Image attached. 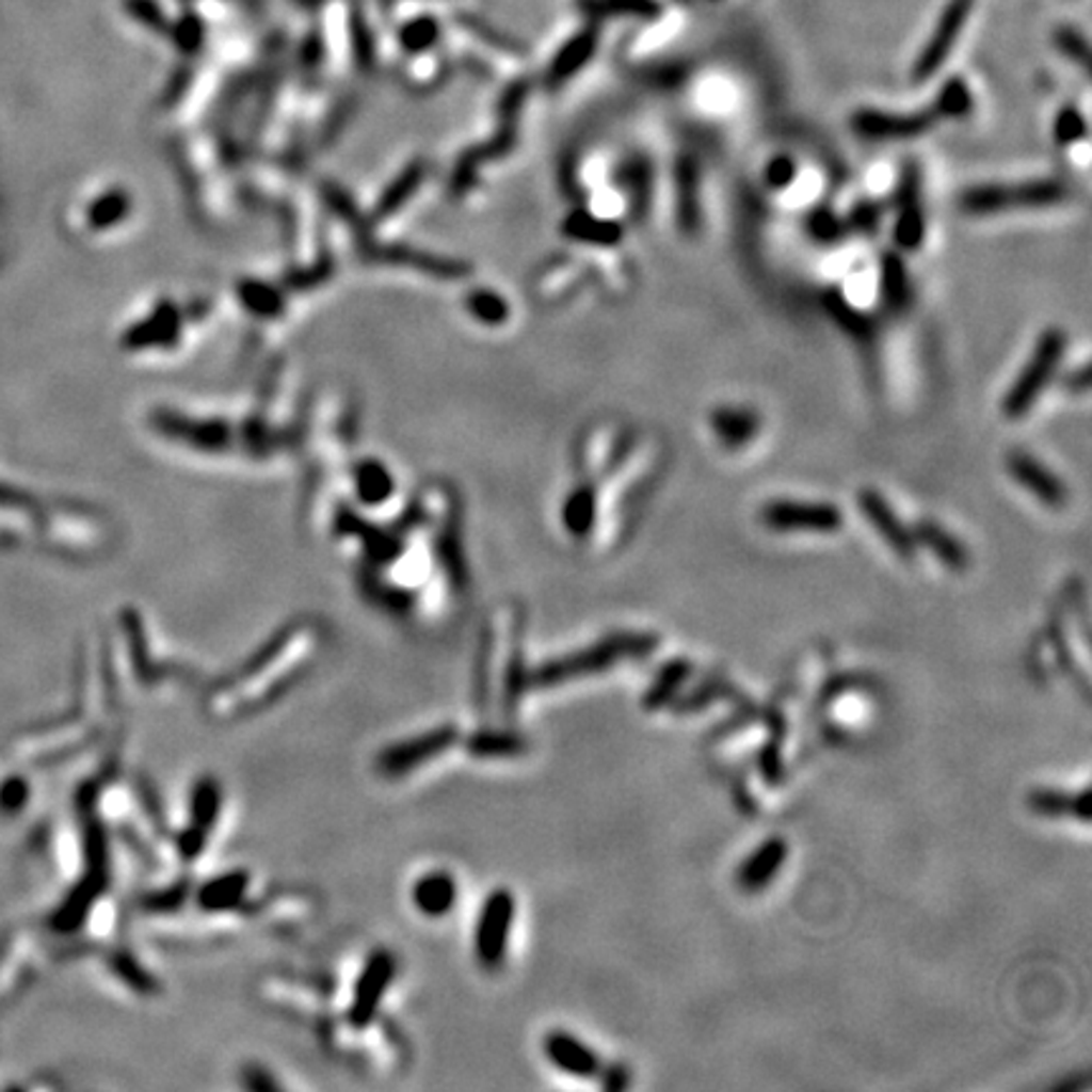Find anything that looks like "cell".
<instances>
[{"mask_svg":"<svg viewBox=\"0 0 1092 1092\" xmlns=\"http://www.w3.org/2000/svg\"><path fill=\"white\" fill-rule=\"evenodd\" d=\"M893 236H896V243L903 251H918L926 238V218L924 205H920V173L918 165H913V162L905 165L903 180H900L898 223Z\"/></svg>","mask_w":1092,"mask_h":1092,"instance_id":"obj_13","label":"cell"},{"mask_svg":"<svg viewBox=\"0 0 1092 1092\" xmlns=\"http://www.w3.org/2000/svg\"><path fill=\"white\" fill-rule=\"evenodd\" d=\"M1007 468L1009 473H1012L1029 494L1040 498L1042 503H1047V507L1053 509L1064 507V501H1067V488H1064V483L1053 473V470H1047L1040 461L1032 459V455L1024 453V450H1012V453L1007 455Z\"/></svg>","mask_w":1092,"mask_h":1092,"instance_id":"obj_15","label":"cell"},{"mask_svg":"<svg viewBox=\"0 0 1092 1092\" xmlns=\"http://www.w3.org/2000/svg\"><path fill=\"white\" fill-rule=\"evenodd\" d=\"M595 516H597V498L592 488H587V486L577 488L575 494L564 501V511H562L564 529L569 531L572 536L582 539L590 534L592 527H595Z\"/></svg>","mask_w":1092,"mask_h":1092,"instance_id":"obj_25","label":"cell"},{"mask_svg":"<svg viewBox=\"0 0 1092 1092\" xmlns=\"http://www.w3.org/2000/svg\"><path fill=\"white\" fill-rule=\"evenodd\" d=\"M544 1055L559 1073L569 1077H579V1080L603 1077V1062H599L595 1049L587 1047L575 1034L562 1032V1029H555L544 1037Z\"/></svg>","mask_w":1092,"mask_h":1092,"instance_id":"obj_11","label":"cell"},{"mask_svg":"<svg viewBox=\"0 0 1092 1092\" xmlns=\"http://www.w3.org/2000/svg\"><path fill=\"white\" fill-rule=\"evenodd\" d=\"M524 751H527V741L507 732H481L470 739V754L481 756V759H511V756H521Z\"/></svg>","mask_w":1092,"mask_h":1092,"instance_id":"obj_27","label":"cell"},{"mask_svg":"<svg viewBox=\"0 0 1092 1092\" xmlns=\"http://www.w3.org/2000/svg\"><path fill=\"white\" fill-rule=\"evenodd\" d=\"M764 527L771 531H807V534H832L842 529V511L832 503L807 501H769L761 509Z\"/></svg>","mask_w":1092,"mask_h":1092,"instance_id":"obj_6","label":"cell"},{"mask_svg":"<svg viewBox=\"0 0 1092 1092\" xmlns=\"http://www.w3.org/2000/svg\"><path fill=\"white\" fill-rule=\"evenodd\" d=\"M1027 807L1034 815L1047 819L1075 817L1080 822H1090V787L1080 789L1077 794H1067V791L1057 789H1037L1027 797Z\"/></svg>","mask_w":1092,"mask_h":1092,"instance_id":"obj_18","label":"cell"},{"mask_svg":"<svg viewBox=\"0 0 1092 1092\" xmlns=\"http://www.w3.org/2000/svg\"><path fill=\"white\" fill-rule=\"evenodd\" d=\"M789 855V845L784 842L782 837H769L756 848L751 855L743 860L736 870V883L743 893H759L769 883H774V878L780 876Z\"/></svg>","mask_w":1092,"mask_h":1092,"instance_id":"obj_16","label":"cell"},{"mask_svg":"<svg viewBox=\"0 0 1092 1092\" xmlns=\"http://www.w3.org/2000/svg\"><path fill=\"white\" fill-rule=\"evenodd\" d=\"M587 9L597 16H635L653 18L660 13L658 0H590Z\"/></svg>","mask_w":1092,"mask_h":1092,"instance_id":"obj_30","label":"cell"},{"mask_svg":"<svg viewBox=\"0 0 1092 1092\" xmlns=\"http://www.w3.org/2000/svg\"><path fill=\"white\" fill-rule=\"evenodd\" d=\"M691 673H693L691 660H686V658L668 660V663L658 671V675H655L651 688H647L643 695L645 711H660V708H665L668 703L678 695L682 682L691 678Z\"/></svg>","mask_w":1092,"mask_h":1092,"instance_id":"obj_22","label":"cell"},{"mask_svg":"<svg viewBox=\"0 0 1092 1092\" xmlns=\"http://www.w3.org/2000/svg\"><path fill=\"white\" fill-rule=\"evenodd\" d=\"M1064 350H1067V334L1062 330H1047L1037 341L1034 354L1029 357L1024 370L1016 378L1014 387L1007 392L1005 398V415L1007 418H1024L1029 410L1034 407V402L1040 400V395L1047 387V382L1053 380V374L1060 367L1064 357Z\"/></svg>","mask_w":1092,"mask_h":1092,"instance_id":"obj_4","label":"cell"},{"mask_svg":"<svg viewBox=\"0 0 1092 1092\" xmlns=\"http://www.w3.org/2000/svg\"><path fill=\"white\" fill-rule=\"evenodd\" d=\"M807 230L819 243H835L845 234V223L837 221L830 210H817L807 218Z\"/></svg>","mask_w":1092,"mask_h":1092,"instance_id":"obj_33","label":"cell"},{"mask_svg":"<svg viewBox=\"0 0 1092 1092\" xmlns=\"http://www.w3.org/2000/svg\"><path fill=\"white\" fill-rule=\"evenodd\" d=\"M759 415L749 407H719L711 415V428L726 446H743L759 433Z\"/></svg>","mask_w":1092,"mask_h":1092,"instance_id":"obj_23","label":"cell"},{"mask_svg":"<svg viewBox=\"0 0 1092 1092\" xmlns=\"http://www.w3.org/2000/svg\"><path fill=\"white\" fill-rule=\"evenodd\" d=\"M971 109H974L971 89L966 86V81L961 77H953V79H948L944 86H941L933 112H936V117L961 119V117H966Z\"/></svg>","mask_w":1092,"mask_h":1092,"instance_id":"obj_28","label":"cell"},{"mask_svg":"<svg viewBox=\"0 0 1092 1092\" xmlns=\"http://www.w3.org/2000/svg\"><path fill=\"white\" fill-rule=\"evenodd\" d=\"M1088 134V127H1085V117L1080 112H1077L1075 107H1067L1062 109L1060 117H1057L1055 122V140L1060 142V145H1075V142H1080L1082 136Z\"/></svg>","mask_w":1092,"mask_h":1092,"instance_id":"obj_32","label":"cell"},{"mask_svg":"<svg viewBox=\"0 0 1092 1092\" xmlns=\"http://www.w3.org/2000/svg\"><path fill=\"white\" fill-rule=\"evenodd\" d=\"M564 234L575 241L592 243V245H617L623 241L625 230L617 221H610V218H597L592 213H572L564 221Z\"/></svg>","mask_w":1092,"mask_h":1092,"instance_id":"obj_24","label":"cell"},{"mask_svg":"<svg viewBox=\"0 0 1092 1092\" xmlns=\"http://www.w3.org/2000/svg\"><path fill=\"white\" fill-rule=\"evenodd\" d=\"M453 741H455V732L448 726L438 728V732L415 736V739L402 741V743H398V746L387 749L385 754L380 756L378 769L385 776H405V774H410V771H415L418 767H422V764H428L430 759H435V756L443 754V751H446Z\"/></svg>","mask_w":1092,"mask_h":1092,"instance_id":"obj_10","label":"cell"},{"mask_svg":"<svg viewBox=\"0 0 1092 1092\" xmlns=\"http://www.w3.org/2000/svg\"><path fill=\"white\" fill-rule=\"evenodd\" d=\"M830 311L835 314V319L839 324L845 326V330H850L852 334H865L870 330V322L868 319L863 317L857 309H852L850 304H845L842 299L832 296V304H830Z\"/></svg>","mask_w":1092,"mask_h":1092,"instance_id":"obj_35","label":"cell"},{"mask_svg":"<svg viewBox=\"0 0 1092 1092\" xmlns=\"http://www.w3.org/2000/svg\"><path fill=\"white\" fill-rule=\"evenodd\" d=\"M1057 46H1060V51L1064 53V57L1073 59L1075 64H1080V66H1088L1090 64L1088 41H1085V36H1082L1080 31L1060 29V31H1057Z\"/></svg>","mask_w":1092,"mask_h":1092,"instance_id":"obj_34","label":"cell"},{"mask_svg":"<svg viewBox=\"0 0 1092 1092\" xmlns=\"http://www.w3.org/2000/svg\"><path fill=\"white\" fill-rule=\"evenodd\" d=\"M658 645L660 638L653 632H614L610 638L599 640L597 645L562 655V658L539 665L536 671L529 675V682L536 688H551L564 680L605 673L623 658H651V655L658 651Z\"/></svg>","mask_w":1092,"mask_h":1092,"instance_id":"obj_2","label":"cell"},{"mask_svg":"<svg viewBox=\"0 0 1092 1092\" xmlns=\"http://www.w3.org/2000/svg\"><path fill=\"white\" fill-rule=\"evenodd\" d=\"M190 824L188 832L180 837L177 848L186 860H193L203 852L205 839L213 832V824L221 809V787L213 780H200L195 784L193 804H190Z\"/></svg>","mask_w":1092,"mask_h":1092,"instance_id":"obj_12","label":"cell"},{"mask_svg":"<svg viewBox=\"0 0 1092 1092\" xmlns=\"http://www.w3.org/2000/svg\"><path fill=\"white\" fill-rule=\"evenodd\" d=\"M516 918V900L509 887H496L481 908L476 926V959L483 968H498L507 959L511 928Z\"/></svg>","mask_w":1092,"mask_h":1092,"instance_id":"obj_5","label":"cell"},{"mask_svg":"<svg viewBox=\"0 0 1092 1092\" xmlns=\"http://www.w3.org/2000/svg\"><path fill=\"white\" fill-rule=\"evenodd\" d=\"M1070 197L1062 180H1034L1022 186H976L961 195V210L971 215L1005 213V210L1053 208Z\"/></svg>","mask_w":1092,"mask_h":1092,"instance_id":"obj_3","label":"cell"},{"mask_svg":"<svg viewBox=\"0 0 1092 1092\" xmlns=\"http://www.w3.org/2000/svg\"><path fill=\"white\" fill-rule=\"evenodd\" d=\"M319 632L311 625H293L273 638V643L245 665L243 673L230 678L225 686L210 695L208 711L215 719L228 721L256 711L261 703H269L291 686L309 663L317 651Z\"/></svg>","mask_w":1092,"mask_h":1092,"instance_id":"obj_1","label":"cell"},{"mask_svg":"<svg viewBox=\"0 0 1092 1092\" xmlns=\"http://www.w3.org/2000/svg\"><path fill=\"white\" fill-rule=\"evenodd\" d=\"M936 112H913L896 114L880 112V109H860L852 117V129L865 140H911L936 125Z\"/></svg>","mask_w":1092,"mask_h":1092,"instance_id":"obj_9","label":"cell"},{"mask_svg":"<svg viewBox=\"0 0 1092 1092\" xmlns=\"http://www.w3.org/2000/svg\"><path fill=\"white\" fill-rule=\"evenodd\" d=\"M647 175L651 173H647V167L643 165V162H638V165H627V175H623V188L643 197L647 190Z\"/></svg>","mask_w":1092,"mask_h":1092,"instance_id":"obj_38","label":"cell"},{"mask_svg":"<svg viewBox=\"0 0 1092 1092\" xmlns=\"http://www.w3.org/2000/svg\"><path fill=\"white\" fill-rule=\"evenodd\" d=\"M913 539L918 544H924L928 551L938 557V562L946 564V569L951 572H964L968 566V551L966 546L956 539L951 531H946L941 524L931 521V518H920L913 529Z\"/></svg>","mask_w":1092,"mask_h":1092,"instance_id":"obj_21","label":"cell"},{"mask_svg":"<svg viewBox=\"0 0 1092 1092\" xmlns=\"http://www.w3.org/2000/svg\"><path fill=\"white\" fill-rule=\"evenodd\" d=\"M971 11H974V0H948V5L944 9V13H941V18L936 23V31L931 33V38H928L924 51L918 53L916 66H913V81L924 84V81L931 79L933 74H936L938 68L946 64L948 53L953 51L956 41H959L961 31H964L966 18L971 16Z\"/></svg>","mask_w":1092,"mask_h":1092,"instance_id":"obj_7","label":"cell"},{"mask_svg":"<svg viewBox=\"0 0 1092 1092\" xmlns=\"http://www.w3.org/2000/svg\"><path fill=\"white\" fill-rule=\"evenodd\" d=\"M857 503H860V511H863V516L868 518L872 527H876L878 534L885 539V544L890 546V549L896 551L900 559L916 557V539H913V531L908 529L903 521H900L896 511L890 509V503H887L885 498L878 494V491H872V488L860 491Z\"/></svg>","mask_w":1092,"mask_h":1092,"instance_id":"obj_14","label":"cell"},{"mask_svg":"<svg viewBox=\"0 0 1092 1092\" xmlns=\"http://www.w3.org/2000/svg\"><path fill=\"white\" fill-rule=\"evenodd\" d=\"M455 898H459V887L448 872H428L413 887V903L428 918L448 916Z\"/></svg>","mask_w":1092,"mask_h":1092,"instance_id":"obj_20","label":"cell"},{"mask_svg":"<svg viewBox=\"0 0 1092 1092\" xmlns=\"http://www.w3.org/2000/svg\"><path fill=\"white\" fill-rule=\"evenodd\" d=\"M794 173H797V165L791 157H774V160L769 162L767 173H764V180H767L769 188L774 190H782L791 186V180H794Z\"/></svg>","mask_w":1092,"mask_h":1092,"instance_id":"obj_36","label":"cell"},{"mask_svg":"<svg viewBox=\"0 0 1092 1092\" xmlns=\"http://www.w3.org/2000/svg\"><path fill=\"white\" fill-rule=\"evenodd\" d=\"M880 284H883L885 304L890 306L893 311H903L905 306L911 304V278H908L905 266L896 254H887L883 258V276H880Z\"/></svg>","mask_w":1092,"mask_h":1092,"instance_id":"obj_26","label":"cell"},{"mask_svg":"<svg viewBox=\"0 0 1092 1092\" xmlns=\"http://www.w3.org/2000/svg\"><path fill=\"white\" fill-rule=\"evenodd\" d=\"M395 968H398V964H395L392 953H387V948H378V951L367 959L352 996V1027H367V1024L374 1019L382 996L387 994V989H390L395 979Z\"/></svg>","mask_w":1092,"mask_h":1092,"instance_id":"obj_8","label":"cell"},{"mask_svg":"<svg viewBox=\"0 0 1092 1092\" xmlns=\"http://www.w3.org/2000/svg\"><path fill=\"white\" fill-rule=\"evenodd\" d=\"M675 193H678V223L686 234L701 228V170L693 155H680L675 165Z\"/></svg>","mask_w":1092,"mask_h":1092,"instance_id":"obj_17","label":"cell"},{"mask_svg":"<svg viewBox=\"0 0 1092 1092\" xmlns=\"http://www.w3.org/2000/svg\"><path fill=\"white\" fill-rule=\"evenodd\" d=\"M721 695H732V686H726V682L719 680V678H711L706 682H701L698 688H695L693 693H688L686 698L678 701V711H701L706 703H711L716 698H721Z\"/></svg>","mask_w":1092,"mask_h":1092,"instance_id":"obj_31","label":"cell"},{"mask_svg":"<svg viewBox=\"0 0 1092 1092\" xmlns=\"http://www.w3.org/2000/svg\"><path fill=\"white\" fill-rule=\"evenodd\" d=\"M880 225V210L878 205L872 203H860L855 210H852L848 223H845V228H852V230H860V234H876Z\"/></svg>","mask_w":1092,"mask_h":1092,"instance_id":"obj_37","label":"cell"},{"mask_svg":"<svg viewBox=\"0 0 1092 1092\" xmlns=\"http://www.w3.org/2000/svg\"><path fill=\"white\" fill-rule=\"evenodd\" d=\"M245 890H248L245 872H225V876L208 880L197 890V903L205 913H234L241 911Z\"/></svg>","mask_w":1092,"mask_h":1092,"instance_id":"obj_19","label":"cell"},{"mask_svg":"<svg viewBox=\"0 0 1092 1092\" xmlns=\"http://www.w3.org/2000/svg\"><path fill=\"white\" fill-rule=\"evenodd\" d=\"M595 46H597L595 31L579 33V36L572 41V44L566 46L562 53H559V59L555 64V77L564 79V77H569V74H575L577 68H582L587 61H590L592 53H595Z\"/></svg>","mask_w":1092,"mask_h":1092,"instance_id":"obj_29","label":"cell"}]
</instances>
